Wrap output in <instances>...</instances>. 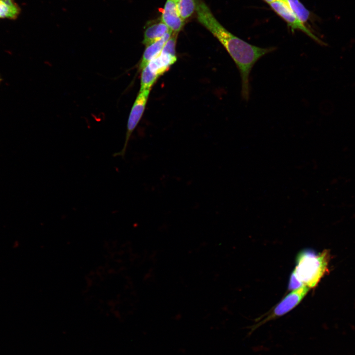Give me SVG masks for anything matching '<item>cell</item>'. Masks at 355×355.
Listing matches in <instances>:
<instances>
[{"label": "cell", "instance_id": "6da1fadb", "mask_svg": "<svg viewBox=\"0 0 355 355\" xmlns=\"http://www.w3.org/2000/svg\"><path fill=\"white\" fill-rule=\"evenodd\" d=\"M197 18L225 48L238 68L241 77V94L248 101L249 97V74L254 64L261 57L273 52L275 47H260L245 41L233 35L215 18L202 0H195Z\"/></svg>", "mask_w": 355, "mask_h": 355}, {"label": "cell", "instance_id": "7a4b0ae2", "mask_svg": "<svg viewBox=\"0 0 355 355\" xmlns=\"http://www.w3.org/2000/svg\"><path fill=\"white\" fill-rule=\"evenodd\" d=\"M329 253L327 250L317 253L310 249L301 251L296 258L293 273L303 285L315 287L327 272Z\"/></svg>", "mask_w": 355, "mask_h": 355}, {"label": "cell", "instance_id": "3957f363", "mask_svg": "<svg viewBox=\"0 0 355 355\" xmlns=\"http://www.w3.org/2000/svg\"><path fill=\"white\" fill-rule=\"evenodd\" d=\"M310 288L306 285L292 290L286 295L275 307L254 320L253 325L249 327V334L266 322L284 316L296 307L306 295Z\"/></svg>", "mask_w": 355, "mask_h": 355}, {"label": "cell", "instance_id": "277c9868", "mask_svg": "<svg viewBox=\"0 0 355 355\" xmlns=\"http://www.w3.org/2000/svg\"><path fill=\"white\" fill-rule=\"evenodd\" d=\"M176 55L161 52L142 70L140 91L151 89L157 79L177 61Z\"/></svg>", "mask_w": 355, "mask_h": 355}, {"label": "cell", "instance_id": "5b68a950", "mask_svg": "<svg viewBox=\"0 0 355 355\" xmlns=\"http://www.w3.org/2000/svg\"><path fill=\"white\" fill-rule=\"evenodd\" d=\"M150 91V89L140 91L133 105L128 118L125 140L123 147L120 151L114 153L113 156H121L122 158L124 157L131 135L142 116Z\"/></svg>", "mask_w": 355, "mask_h": 355}, {"label": "cell", "instance_id": "8992f818", "mask_svg": "<svg viewBox=\"0 0 355 355\" xmlns=\"http://www.w3.org/2000/svg\"><path fill=\"white\" fill-rule=\"evenodd\" d=\"M271 8L287 23L291 31L300 30L316 42L322 41L311 32L295 15L288 5L285 0H280L270 4Z\"/></svg>", "mask_w": 355, "mask_h": 355}, {"label": "cell", "instance_id": "52a82bcc", "mask_svg": "<svg viewBox=\"0 0 355 355\" xmlns=\"http://www.w3.org/2000/svg\"><path fill=\"white\" fill-rule=\"evenodd\" d=\"M177 2L167 0L161 14V21L173 33L178 34L183 27L185 22L180 16Z\"/></svg>", "mask_w": 355, "mask_h": 355}, {"label": "cell", "instance_id": "ba28073f", "mask_svg": "<svg viewBox=\"0 0 355 355\" xmlns=\"http://www.w3.org/2000/svg\"><path fill=\"white\" fill-rule=\"evenodd\" d=\"M172 34V32L170 31L160 39L146 46L140 63V70H142L161 52L165 43Z\"/></svg>", "mask_w": 355, "mask_h": 355}, {"label": "cell", "instance_id": "9c48e42d", "mask_svg": "<svg viewBox=\"0 0 355 355\" xmlns=\"http://www.w3.org/2000/svg\"><path fill=\"white\" fill-rule=\"evenodd\" d=\"M170 31L161 20L151 24L144 31L142 42L146 46L160 39Z\"/></svg>", "mask_w": 355, "mask_h": 355}, {"label": "cell", "instance_id": "30bf717a", "mask_svg": "<svg viewBox=\"0 0 355 355\" xmlns=\"http://www.w3.org/2000/svg\"><path fill=\"white\" fill-rule=\"evenodd\" d=\"M22 9L15 0H0V20H17Z\"/></svg>", "mask_w": 355, "mask_h": 355}, {"label": "cell", "instance_id": "8fae6325", "mask_svg": "<svg viewBox=\"0 0 355 355\" xmlns=\"http://www.w3.org/2000/svg\"><path fill=\"white\" fill-rule=\"evenodd\" d=\"M288 5L296 17L304 24L311 15L309 11L299 0H285Z\"/></svg>", "mask_w": 355, "mask_h": 355}, {"label": "cell", "instance_id": "7c38bea8", "mask_svg": "<svg viewBox=\"0 0 355 355\" xmlns=\"http://www.w3.org/2000/svg\"><path fill=\"white\" fill-rule=\"evenodd\" d=\"M177 5L178 13L183 20L190 17L195 11V0H180Z\"/></svg>", "mask_w": 355, "mask_h": 355}, {"label": "cell", "instance_id": "4fadbf2b", "mask_svg": "<svg viewBox=\"0 0 355 355\" xmlns=\"http://www.w3.org/2000/svg\"><path fill=\"white\" fill-rule=\"evenodd\" d=\"M303 285H303V284L296 278L294 274L292 273L289 279L288 286V290H295L302 287Z\"/></svg>", "mask_w": 355, "mask_h": 355}, {"label": "cell", "instance_id": "5bb4252c", "mask_svg": "<svg viewBox=\"0 0 355 355\" xmlns=\"http://www.w3.org/2000/svg\"><path fill=\"white\" fill-rule=\"evenodd\" d=\"M263 0L265 2H266V3H267L268 4H270L271 3H272L274 2H275L276 1L280 0Z\"/></svg>", "mask_w": 355, "mask_h": 355}, {"label": "cell", "instance_id": "9a60e30c", "mask_svg": "<svg viewBox=\"0 0 355 355\" xmlns=\"http://www.w3.org/2000/svg\"><path fill=\"white\" fill-rule=\"evenodd\" d=\"M1 81H2V78L0 76V83L1 82Z\"/></svg>", "mask_w": 355, "mask_h": 355}, {"label": "cell", "instance_id": "2e32d148", "mask_svg": "<svg viewBox=\"0 0 355 355\" xmlns=\"http://www.w3.org/2000/svg\"><path fill=\"white\" fill-rule=\"evenodd\" d=\"M175 0L177 3L180 0Z\"/></svg>", "mask_w": 355, "mask_h": 355}]
</instances>
